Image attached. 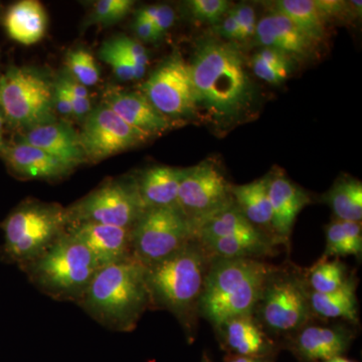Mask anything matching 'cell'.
<instances>
[{
  "mask_svg": "<svg viewBox=\"0 0 362 362\" xmlns=\"http://www.w3.org/2000/svg\"><path fill=\"white\" fill-rule=\"evenodd\" d=\"M4 121H6V118H4V114L0 111V152L6 146L4 141Z\"/></svg>",
  "mask_w": 362,
  "mask_h": 362,
  "instance_id": "46",
  "label": "cell"
},
{
  "mask_svg": "<svg viewBox=\"0 0 362 362\" xmlns=\"http://www.w3.org/2000/svg\"><path fill=\"white\" fill-rule=\"evenodd\" d=\"M143 211L135 177L105 181L89 194L65 207L66 226L93 223L130 230Z\"/></svg>",
  "mask_w": 362,
  "mask_h": 362,
  "instance_id": "10",
  "label": "cell"
},
{
  "mask_svg": "<svg viewBox=\"0 0 362 362\" xmlns=\"http://www.w3.org/2000/svg\"><path fill=\"white\" fill-rule=\"evenodd\" d=\"M230 11L235 16L238 25H239L240 42H245V40L255 37L258 21H257L256 13H255L254 8L244 4V6L235 7V8L230 9Z\"/></svg>",
  "mask_w": 362,
  "mask_h": 362,
  "instance_id": "38",
  "label": "cell"
},
{
  "mask_svg": "<svg viewBox=\"0 0 362 362\" xmlns=\"http://www.w3.org/2000/svg\"><path fill=\"white\" fill-rule=\"evenodd\" d=\"M54 84L42 71L13 66L0 77V111L23 129L52 122L56 120Z\"/></svg>",
  "mask_w": 362,
  "mask_h": 362,
  "instance_id": "8",
  "label": "cell"
},
{
  "mask_svg": "<svg viewBox=\"0 0 362 362\" xmlns=\"http://www.w3.org/2000/svg\"><path fill=\"white\" fill-rule=\"evenodd\" d=\"M202 362H211V361H209V359L207 358L206 356H204V358H202Z\"/></svg>",
  "mask_w": 362,
  "mask_h": 362,
  "instance_id": "48",
  "label": "cell"
},
{
  "mask_svg": "<svg viewBox=\"0 0 362 362\" xmlns=\"http://www.w3.org/2000/svg\"><path fill=\"white\" fill-rule=\"evenodd\" d=\"M78 135L86 160L94 162L133 148L149 139L148 136L131 127L104 103L86 116Z\"/></svg>",
  "mask_w": 362,
  "mask_h": 362,
  "instance_id": "13",
  "label": "cell"
},
{
  "mask_svg": "<svg viewBox=\"0 0 362 362\" xmlns=\"http://www.w3.org/2000/svg\"><path fill=\"white\" fill-rule=\"evenodd\" d=\"M349 276L346 266L335 259L318 261L305 279L310 291L326 294L339 289Z\"/></svg>",
  "mask_w": 362,
  "mask_h": 362,
  "instance_id": "30",
  "label": "cell"
},
{
  "mask_svg": "<svg viewBox=\"0 0 362 362\" xmlns=\"http://www.w3.org/2000/svg\"><path fill=\"white\" fill-rule=\"evenodd\" d=\"M1 228L4 242L0 247V259L21 268L66 233L65 207L28 199L7 216Z\"/></svg>",
  "mask_w": 362,
  "mask_h": 362,
  "instance_id": "6",
  "label": "cell"
},
{
  "mask_svg": "<svg viewBox=\"0 0 362 362\" xmlns=\"http://www.w3.org/2000/svg\"><path fill=\"white\" fill-rule=\"evenodd\" d=\"M188 6L195 20L211 25H216L230 11V2L226 0H192Z\"/></svg>",
  "mask_w": 362,
  "mask_h": 362,
  "instance_id": "34",
  "label": "cell"
},
{
  "mask_svg": "<svg viewBox=\"0 0 362 362\" xmlns=\"http://www.w3.org/2000/svg\"><path fill=\"white\" fill-rule=\"evenodd\" d=\"M337 220L357 221L362 218V183L351 177H342L333 185L324 197Z\"/></svg>",
  "mask_w": 362,
  "mask_h": 362,
  "instance_id": "28",
  "label": "cell"
},
{
  "mask_svg": "<svg viewBox=\"0 0 362 362\" xmlns=\"http://www.w3.org/2000/svg\"><path fill=\"white\" fill-rule=\"evenodd\" d=\"M194 239V226L177 206L145 209L131 228L133 259L153 265Z\"/></svg>",
  "mask_w": 362,
  "mask_h": 362,
  "instance_id": "9",
  "label": "cell"
},
{
  "mask_svg": "<svg viewBox=\"0 0 362 362\" xmlns=\"http://www.w3.org/2000/svg\"><path fill=\"white\" fill-rule=\"evenodd\" d=\"M66 65L71 77L84 87H92L99 82V68L94 57L86 49H78L69 52Z\"/></svg>",
  "mask_w": 362,
  "mask_h": 362,
  "instance_id": "31",
  "label": "cell"
},
{
  "mask_svg": "<svg viewBox=\"0 0 362 362\" xmlns=\"http://www.w3.org/2000/svg\"><path fill=\"white\" fill-rule=\"evenodd\" d=\"M238 47L206 40L189 63L197 116L214 125L238 124L254 112L257 92Z\"/></svg>",
  "mask_w": 362,
  "mask_h": 362,
  "instance_id": "1",
  "label": "cell"
},
{
  "mask_svg": "<svg viewBox=\"0 0 362 362\" xmlns=\"http://www.w3.org/2000/svg\"><path fill=\"white\" fill-rule=\"evenodd\" d=\"M1 154L16 175L28 180H59L76 168L73 164L23 141L4 147Z\"/></svg>",
  "mask_w": 362,
  "mask_h": 362,
  "instance_id": "20",
  "label": "cell"
},
{
  "mask_svg": "<svg viewBox=\"0 0 362 362\" xmlns=\"http://www.w3.org/2000/svg\"><path fill=\"white\" fill-rule=\"evenodd\" d=\"M356 287V278L349 275L344 284L335 291L320 294L309 290L312 314L320 318L344 319L347 322L358 324Z\"/></svg>",
  "mask_w": 362,
  "mask_h": 362,
  "instance_id": "25",
  "label": "cell"
},
{
  "mask_svg": "<svg viewBox=\"0 0 362 362\" xmlns=\"http://www.w3.org/2000/svg\"><path fill=\"white\" fill-rule=\"evenodd\" d=\"M111 44L115 45L117 49L123 52L128 59H130L133 63L137 65L147 66L149 63L148 54L146 49L136 40L121 35L110 40Z\"/></svg>",
  "mask_w": 362,
  "mask_h": 362,
  "instance_id": "37",
  "label": "cell"
},
{
  "mask_svg": "<svg viewBox=\"0 0 362 362\" xmlns=\"http://www.w3.org/2000/svg\"><path fill=\"white\" fill-rule=\"evenodd\" d=\"M252 317L269 337H291L313 318L306 279L277 268L269 277Z\"/></svg>",
  "mask_w": 362,
  "mask_h": 362,
  "instance_id": "7",
  "label": "cell"
},
{
  "mask_svg": "<svg viewBox=\"0 0 362 362\" xmlns=\"http://www.w3.org/2000/svg\"><path fill=\"white\" fill-rule=\"evenodd\" d=\"M187 168L152 166L135 177L138 194L145 209L177 206L178 192Z\"/></svg>",
  "mask_w": 362,
  "mask_h": 362,
  "instance_id": "22",
  "label": "cell"
},
{
  "mask_svg": "<svg viewBox=\"0 0 362 362\" xmlns=\"http://www.w3.org/2000/svg\"><path fill=\"white\" fill-rule=\"evenodd\" d=\"M199 242L211 259H261L271 256L278 245L266 233L216 238Z\"/></svg>",
  "mask_w": 362,
  "mask_h": 362,
  "instance_id": "26",
  "label": "cell"
},
{
  "mask_svg": "<svg viewBox=\"0 0 362 362\" xmlns=\"http://www.w3.org/2000/svg\"><path fill=\"white\" fill-rule=\"evenodd\" d=\"M265 233L252 226L240 214L235 206L216 214L197 230L199 240L216 239V238L235 237V235H252Z\"/></svg>",
  "mask_w": 362,
  "mask_h": 362,
  "instance_id": "29",
  "label": "cell"
},
{
  "mask_svg": "<svg viewBox=\"0 0 362 362\" xmlns=\"http://www.w3.org/2000/svg\"><path fill=\"white\" fill-rule=\"evenodd\" d=\"M77 305L107 329L131 332L150 309L145 267L134 259L102 267Z\"/></svg>",
  "mask_w": 362,
  "mask_h": 362,
  "instance_id": "2",
  "label": "cell"
},
{
  "mask_svg": "<svg viewBox=\"0 0 362 362\" xmlns=\"http://www.w3.org/2000/svg\"><path fill=\"white\" fill-rule=\"evenodd\" d=\"M326 246L320 261L330 258L352 256L349 243L343 233L341 221L335 220L326 226Z\"/></svg>",
  "mask_w": 362,
  "mask_h": 362,
  "instance_id": "35",
  "label": "cell"
},
{
  "mask_svg": "<svg viewBox=\"0 0 362 362\" xmlns=\"http://www.w3.org/2000/svg\"><path fill=\"white\" fill-rule=\"evenodd\" d=\"M134 30L137 37L140 40H144V42H154L160 40L159 35H157L156 28H154L153 23L138 13L136 14Z\"/></svg>",
  "mask_w": 362,
  "mask_h": 362,
  "instance_id": "44",
  "label": "cell"
},
{
  "mask_svg": "<svg viewBox=\"0 0 362 362\" xmlns=\"http://www.w3.org/2000/svg\"><path fill=\"white\" fill-rule=\"evenodd\" d=\"M354 332L343 324L318 325L309 322L290 337V346L305 362L327 361L342 356L354 339Z\"/></svg>",
  "mask_w": 362,
  "mask_h": 362,
  "instance_id": "14",
  "label": "cell"
},
{
  "mask_svg": "<svg viewBox=\"0 0 362 362\" xmlns=\"http://www.w3.org/2000/svg\"><path fill=\"white\" fill-rule=\"evenodd\" d=\"M100 268L90 250L66 230L47 251L20 269L45 296L77 304Z\"/></svg>",
  "mask_w": 362,
  "mask_h": 362,
  "instance_id": "5",
  "label": "cell"
},
{
  "mask_svg": "<svg viewBox=\"0 0 362 362\" xmlns=\"http://www.w3.org/2000/svg\"><path fill=\"white\" fill-rule=\"evenodd\" d=\"M21 141L44 150L51 156L73 164L76 168L84 163L86 156L80 135L65 122L42 124L28 130Z\"/></svg>",
  "mask_w": 362,
  "mask_h": 362,
  "instance_id": "21",
  "label": "cell"
},
{
  "mask_svg": "<svg viewBox=\"0 0 362 362\" xmlns=\"http://www.w3.org/2000/svg\"><path fill=\"white\" fill-rule=\"evenodd\" d=\"M106 93L104 104L128 125L149 138L180 124L159 113L141 92L111 90Z\"/></svg>",
  "mask_w": 362,
  "mask_h": 362,
  "instance_id": "17",
  "label": "cell"
},
{
  "mask_svg": "<svg viewBox=\"0 0 362 362\" xmlns=\"http://www.w3.org/2000/svg\"><path fill=\"white\" fill-rule=\"evenodd\" d=\"M277 268L261 259H211L199 315L213 326L233 317L252 315L264 286Z\"/></svg>",
  "mask_w": 362,
  "mask_h": 362,
  "instance_id": "4",
  "label": "cell"
},
{
  "mask_svg": "<svg viewBox=\"0 0 362 362\" xmlns=\"http://www.w3.org/2000/svg\"><path fill=\"white\" fill-rule=\"evenodd\" d=\"M250 66H251L252 71H254L257 77L265 81L269 84L274 85L281 84V83L284 82L288 76H289L290 71H291V70H288V69L268 65V64L259 61V59L255 58V57H252Z\"/></svg>",
  "mask_w": 362,
  "mask_h": 362,
  "instance_id": "39",
  "label": "cell"
},
{
  "mask_svg": "<svg viewBox=\"0 0 362 362\" xmlns=\"http://www.w3.org/2000/svg\"><path fill=\"white\" fill-rule=\"evenodd\" d=\"M274 7V11L287 16L314 44L318 45L325 40L327 23L314 0H279Z\"/></svg>",
  "mask_w": 362,
  "mask_h": 362,
  "instance_id": "27",
  "label": "cell"
},
{
  "mask_svg": "<svg viewBox=\"0 0 362 362\" xmlns=\"http://www.w3.org/2000/svg\"><path fill=\"white\" fill-rule=\"evenodd\" d=\"M216 25H216V30L221 37L228 40L240 42L239 25H238L237 21H235V16H233L230 11H228L226 16H223V21H218Z\"/></svg>",
  "mask_w": 362,
  "mask_h": 362,
  "instance_id": "43",
  "label": "cell"
},
{
  "mask_svg": "<svg viewBox=\"0 0 362 362\" xmlns=\"http://www.w3.org/2000/svg\"><path fill=\"white\" fill-rule=\"evenodd\" d=\"M324 362H354L351 361H349V359L344 358L342 356L334 357V358L329 359V361H324Z\"/></svg>",
  "mask_w": 362,
  "mask_h": 362,
  "instance_id": "47",
  "label": "cell"
},
{
  "mask_svg": "<svg viewBox=\"0 0 362 362\" xmlns=\"http://www.w3.org/2000/svg\"><path fill=\"white\" fill-rule=\"evenodd\" d=\"M254 57L268 65L288 69V70L292 69L293 59L284 52L272 49V47H263Z\"/></svg>",
  "mask_w": 362,
  "mask_h": 362,
  "instance_id": "41",
  "label": "cell"
},
{
  "mask_svg": "<svg viewBox=\"0 0 362 362\" xmlns=\"http://www.w3.org/2000/svg\"><path fill=\"white\" fill-rule=\"evenodd\" d=\"M228 362H273L272 356L266 357H247L235 356Z\"/></svg>",
  "mask_w": 362,
  "mask_h": 362,
  "instance_id": "45",
  "label": "cell"
},
{
  "mask_svg": "<svg viewBox=\"0 0 362 362\" xmlns=\"http://www.w3.org/2000/svg\"><path fill=\"white\" fill-rule=\"evenodd\" d=\"M272 209V228L278 244H288L298 214L310 202V197L284 173L267 176Z\"/></svg>",
  "mask_w": 362,
  "mask_h": 362,
  "instance_id": "16",
  "label": "cell"
},
{
  "mask_svg": "<svg viewBox=\"0 0 362 362\" xmlns=\"http://www.w3.org/2000/svg\"><path fill=\"white\" fill-rule=\"evenodd\" d=\"M134 1L131 0H101L95 4L92 13L85 21L84 28L90 25H111L123 20L130 13Z\"/></svg>",
  "mask_w": 362,
  "mask_h": 362,
  "instance_id": "33",
  "label": "cell"
},
{
  "mask_svg": "<svg viewBox=\"0 0 362 362\" xmlns=\"http://www.w3.org/2000/svg\"><path fill=\"white\" fill-rule=\"evenodd\" d=\"M233 185L211 161L187 168L178 192L177 206L197 230L216 214L235 206Z\"/></svg>",
  "mask_w": 362,
  "mask_h": 362,
  "instance_id": "11",
  "label": "cell"
},
{
  "mask_svg": "<svg viewBox=\"0 0 362 362\" xmlns=\"http://www.w3.org/2000/svg\"><path fill=\"white\" fill-rule=\"evenodd\" d=\"M100 58L111 66L117 78L120 81L139 80L146 71V66L133 63L115 45H112L110 40L102 45Z\"/></svg>",
  "mask_w": 362,
  "mask_h": 362,
  "instance_id": "32",
  "label": "cell"
},
{
  "mask_svg": "<svg viewBox=\"0 0 362 362\" xmlns=\"http://www.w3.org/2000/svg\"><path fill=\"white\" fill-rule=\"evenodd\" d=\"M66 232L90 250L101 268L133 259L130 228L83 223L66 226Z\"/></svg>",
  "mask_w": 362,
  "mask_h": 362,
  "instance_id": "15",
  "label": "cell"
},
{
  "mask_svg": "<svg viewBox=\"0 0 362 362\" xmlns=\"http://www.w3.org/2000/svg\"><path fill=\"white\" fill-rule=\"evenodd\" d=\"M4 25L9 37L23 45L39 42L47 32V16L37 0L16 2L7 11Z\"/></svg>",
  "mask_w": 362,
  "mask_h": 362,
  "instance_id": "23",
  "label": "cell"
},
{
  "mask_svg": "<svg viewBox=\"0 0 362 362\" xmlns=\"http://www.w3.org/2000/svg\"><path fill=\"white\" fill-rule=\"evenodd\" d=\"M341 221L343 233L349 243L352 256L361 258L362 254V230L361 223Z\"/></svg>",
  "mask_w": 362,
  "mask_h": 362,
  "instance_id": "40",
  "label": "cell"
},
{
  "mask_svg": "<svg viewBox=\"0 0 362 362\" xmlns=\"http://www.w3.org/2000/svg\"><path fill=\"white\" fill-rule=\"evenodd\" d=\"M255 37L264 47L278 49L299 61L312 58L318 47L277 11L267 14L257 23Z\"/></svg>",
  "mask_w": 362,
  "mask_h": 362,
  "instance_id": "19",
  "label": "cell"
},
{
  "mask_svg": "<svg viewBox=\"0 0 362 362\" xmlns=\"http://www.w3.org/2000/svg\"><path fill=\"white\" fill-rule=\"evenodd\" d=\"M209 255L197 239L158 263L145 267L150 309H163L192 335L209 269Z\"/></svg>",
  "mask_w": 362,
  "mask_h": 362,
  "instance_id": "3",
  "label": "cell"
},
{
  "mask_svg": "<svg viewBox=\"0 0 362 362\" xmlns=\"http://www.w3.org/2000/svg\"><path fill=\"white\" fill-rule=\"evenodd\" d=\"M214 327L221 346L235 356L266 357L275 351V342L252 315L233 317Z\"/></svg>",
  "mask_w": 362,
  "mask_h": 362,
  "instance_id": "18",
  "label": "cell"
},
{
  "mask_svg": "<svg viewBox=\"0 0 362 362\" xmlns=\"http://www.w3.org/2000/svg\"><path fill=\"white\" fill-rule=\"evenodd\" d=\"M137 13L153 23L157 35L160 39L168 32L175 21V11L165 4L143 7Z\"/></svg>",
  "mask_w": 362,
  "mask_h": 362,
  "instance_id": "36",
  "label": "cell"
},
{
  "mask_svg": "<svg viewBox=\"0 0 362 362\" xmlns=\"http://www.w3.org/2000/svg\"><path fill=\"white\" fill-rule=\"evenodd\" d=\"M54 109L61 115H73V107H71L70 97L64 86L59 80L54 84Z\"/></svg>",
  "mask_w": 362,
  "mask_h": 362,
  "instance_id": "42",
  "label": "cell"
},
{
  "mask_svg": "<svg viewBox=\"0 0 362 362\" xmlns=\"http://www.w3.org/2000/svg\"><path fill=\"white\" fill-rule=\"evenodd\" d=\"M235 206L252 226L268 235L276 244L272 228V209L266 177L244 185H233Z\"/></svg>",
  "mask_w": 362,
  "mask_h": 362,
  "instance_id": "24",
  "label": "cell"
},
{
  "mask_svg": "<svg viewBox=\"0 0 362 362\" xmlns=\"http://www.w3.org/2000/svg\"><path fill=\"white\" fill-rule=\"evenodd\" d=\"M141 93L159 113L176 122L197 116L189 63L180 52H173L157 66L142 85Z\"/></svg>",
  "mask_w": 362,
  "mask_h": 362,
  "instance_id": "12",
  "label": "cell"
}]
</instances>
